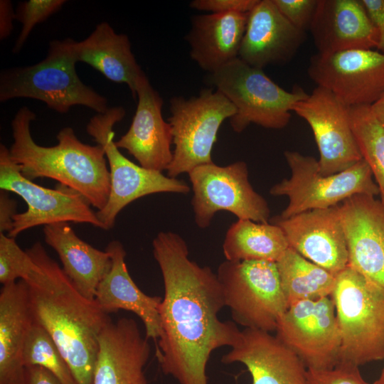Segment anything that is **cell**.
Listing matches in <instances>:
<instances>
[{
    "instance_id": "1f68e13d",
    "label": "cell",
    "mask_w": 384,
    "mask_h": 384,
    "mask_svg": "<svg viewBox=\"0 0 384 384\" xmlns=\"http://www.w3.org/2000/svg\"><path fill=\"white\" fill-rule=\"evenodd\" d=\"M65 2V0H28L20 2L15 11L14 19L22 24V28L13 47V53H19L36 25L58 11Z\"/></svg>"
},
{
    "instance_id": "9a60e30c",
    "label": "cell",
    "mask_w": 384,
    "mask_h": 384,
    "mask_svg": "<svg viewBox=\"0 0 384 384\" xmlns=\"http://www.w3.org/2000/svg\"><path fill=\"white\" fill-rule=\"evenodd\" d=\"M310 126L319 151L320 172H341L362 159L351 127V107L331 91L316 86L293 108Z\"/></svg>"
},
{
    "instance_id": "4dcf8cb0",
    "label": "cell",
    "mask_w": 384,
    "mask_h": 384,
    "mask_svg": "<svg viewBox=\"0 0 384 384\" xmlns=\"http://www.w3.org/2000/svg\"><path fill=\"white\" fill-rule=\"evenodd\" d=\"M24 366H41L54 375L62 384H78L60 350L38 323L31 321L23 350Z\"/></svg>"
},
{
    "instance_id": "277c9868",
    "label": "cell",
    "mask_w": 384,
    "mask_h": 384,
    "mask_svg": "<svg viewBox=\"0 0 384 384\" xmlns=\"http://www.w3.org/2000/svg\"><path fill=\"white\" fill-rule=\"evenodd\" d=\"M73 42L70 38L52 41L43 60L2 70L0 102L24 97L43 102L59 113L75 105L105 112L109 108L107 98L85 85L77 74Z\"/></svg>"
},
{
    "instance_id": "7c38bea8",
    "label": "cell",
    "mask_w": 384,
    "mask_h": 384,
    "mask_svg": "<svg viewBox=\"0 0 384 384\" xmlns=\"http://www.w3.org/2000/svg\"><path fill=\"white\" fill-rule=\"evenodd\" d=\"M0 188L20 196L27 210L13 218V228L8 236L16 238L29 228L56 223H87L103 229L96 212L78 192L60 184L56 189L43 187L26 178L9 154L0 146Z\"/></svg>"
},
{
    "instance_id": "5bb4252c",
    "label": "cell",
    "mask_w": 384,
    "mask_h": 384,
    "mask_svg": "<svg viewBox=\"0 0 384 384\" xmlns=\"http://www.w3.org/2000/svg\"><path fill=\"white\" fill-rule=\"evenodd\" d=\"M307 73L349 107L371 106L384 94V53L375 49L317 53Z\"/></svg>"
},
{
    "instance_id": "5b68a950",
    "label": "cell",
    "mask_w": 384,
    "mask_h": 384,
    "mask_svg": "<svg viewBox=\"0 0 384 384\" xmlns=\"http://www.w3.org/2000/svg\"><path fill=\"white\" fill-rule=\"evenodd\" d=\"M341 335L338 364L384 359V293L348 265L331 295Z\"/></svg>"
},
{
    "instance_id": "b9f144b4",
    "label": "cell",
    "mask_w": 384,
    "mask_h": 384,
    "mask_svg": "<svg viewBox=\"0 0 384 384\" xmlns=\"http://www.w3.org/2000/svg\"><path fill=\"white\" fill-rule=\"evenodd\" d=\"M373 384H384V368L380 377Z\"/></svg>"
},
{
    "instance_id": "74e56055",
    "label": "cell",
    "mask_w": 384,
    "mask_h": 384,
    "mask_svg": "<svg viewBox=\"0 0 384 384\" xmlns=\"http://www.w3.org/2000/svg\"><path fill=\"white\" fill-rule=\"evenodd\" d=\"M8 191L0 193V233H8L13 228V218L16 214V203L9 198Z\"/></svg>"
},
{
    "instance_id": "603a6c76",
    "label": "cell",
    "mask_w": 384,
    "mask_h": 384,
    "mask_svg": "<svg viewBox=\"0 0 384 384\" xmlns=\"http://www.w3.org/2000/svg\"><path fill=\"white\" fill-rule=\"evenodd\" d=\"M105 250L111 266L96 289L95 301L107 314L121 309L135 314L144 324L146 338L156 345L161 334L159 308L162 298L147 295L137 286L127 270L126 251L119 241H111Z\"/></svg>"
},
{
    "instance_id": "83f0119b",
    "label": "cell",
    "mask_w": 384,
    "mask_h": 384,
    "mask_svg": "<svg viewBox=\"0 0 384 384\" xmlns=\"http://www.w3.org/2000/svg\"><path fill=\"white\" fill-rule=\"evenodd\" d=\"M289 247L281 228L274 223L238 220L227 230L223 244L226 260L276 262Z\"/></svg>"
},
{
    "instance_id": "836d02e7",
    "label": "cell",
    "mask_w": 384,
    "mask_h": 384,
    "mask_svg": "<svg viewBox=\"0 0 384 384\" xmlns=\"http://www.w3.org/2000/svg\"><path fill=\"white\" fill-rule=\"evenodd\" d=\"M309 384H369L362 378L358 367L338 364L331 369L307 368Z\"/></svg>"
},
{
    "instance_id": "484cf974",
    "label": "cell",
    "mask_w": 384,
    "mask_h": 384,
    "mask_svg": "<svg viewBox=\"0 0 384 384\" xmlns=\"http://www.w3.org/2000/svg\"><path fill=\"white\" fill-rule=\"evenodd\" d=\"M45 242L58 254L63 270L75 289L94 300L96 289L109 271V253L93 247L80 239L68 223L43 226Z\"/></svg>"
},
{
    "instance_id": "e0dca14e",
    "label": "cell",
    "mask_w": 384,
    "mask_h": 384,
    "mask_svg": "<svg viewBox=\"0 0 384 384\" xmlns=\"http://www.w3.org/2000/svg\"><path fill=\"white\" fill-rule=\"evenodd\" d=\"M339 210L348 266L384 293V206L373 196L359 194L339 204Z\"/></svg>"
},
{
    "instance_id": "6da1fadb",
    "label": "cell",
    "mask_w": 384,
    "mask_h": 384,
    "mask_svg": "<svg viewBox=\"0 0 384 384\" xmlns=\"http://www.w3.org/2000/svg\"><path fill=\"white\" fill-rule=\"evenodd\" d=\"M152 247L164 285L156 351L161 370L179 384H208L206 370L210 354L233 347L241 331L235 322L218 319L225 306L217 274L188 258L181 236L160 232Z\"/></svg>"
},
{
    "instance_id": "7a4b0ae2",
    "label": "cell",
    "mask_w": 384,
    "mask_h": 384,
    "mask_svg": "<svg viewBox=\"0 0 384 384\" xmlns=\"http://www.w3.org/2000/svg\"><path fill=\"white\" fill-rule=\"evenodd\" d=\"M33 261L28 277L32 320L51 337L78 384H93L99 338L111 320L94 300L82 295L40 242L26 250Z\"/></svg>"
},
{
    "instance_id": "d6986e66",
    "label": "cell",
    "mask_w": 384,
    "mask_h": 384,
    "mask_svg": "<svg viewBox=\"0 0 384 384\" xmlns=\"http://www.w3.org/2000/svg\"><path fill=\"white\" fill-rule=\"evenodd\" d=\"M221 361L245 365L252 384H309L307 368L302 360L267 331L245 328Z\"/></svg>"
},
{
    "instance_id": "8fae6325",
    "label": "cell",
    "mask_w": 384,
    "mask_h": 384,
    "mask_svg": "<svg viewBox=\"0 0 384 384\" xmlns=\"http://www.w3.org/2000/svg\"><path fill=\"white\" fill-rule=\"evenodd\" d=\"M193 192L191 205L198 227H208L215 213L228 211L239 220L268 223L267 201L257 193L248 178L245 162L227 166L213 162L198 166L188 174Z\"/></svg>"
},
{
    "instance_id": "ba28073f",
    "label": "cell",
    "mask_w": 384,
    "mask_h": 384,
    "mask_svg": "<svg viewBox=\"0 0 384 384\" xmlns=\"http://www.w3.org/2000/svg\"><path fill=\"white\" fill-rule=\"evenodd\" d=\"M125 115L122 106L97 113L86 126V131L101 145L109 164L111 189L103 209L96 211L104 230L112 228L119 213L132 201L157 193H189L190 186L183 180L165 176L161 171L145 169L124 156L114 141L113 127Z\"/></svg>"
},
{
    "instance_id": "4fadbf2b",
    "label": "cell",
    "mask_w": 384,
    "mask_h": 384,
    "mask_svg": "<svg viewBox=\"0 0 384 384\" xmlns=\"http://www.w3.org/2000/svg\"><path fill=\"white\" fill-rule=\"evenodd\" d=\"M275 331L307 368L331 369L338 365L341 335L331 297L290 305Z\"/></svg>"
},
{
    "instance_id": "9c48e42d",
    "label": "cell",
    "mask_w": 384,
    "mask_h": 384,
    "mask_svg": "<svg viewBox=\"0 0 384 384\" xmlns=\"http://www.w3.org/2000/svg\"><path fill=\"white\" fill-rule=\"evenodd\" d=\"M216 274L225 306L235 324L270 333L276 331L288 309L276 262L225 260Z\"/></svg>"
},
{
    "instance_id": "f35d334b",
    "label": "cell",
    "mask_w": 384,
    "mask_h": 384,
    "mask_svg": "<svg viewBox=\"0 0 384 384\" xmlns=\"http://www.w3.org/2000/svg\"><path fill=\"white\" fill-rule=\"evenodd\" d=\"M24 384H62L50 372L38 366L25 367Z\"/></svg>"
},
{
    "instance_id": "52a82bcc",
    "label": "cell",
    "mask_w": 384,
    "mask_h": 384,
    "mask_svg": "<svg viewBox=\"0 0 384 384\" xmlns=\"http://www.w3.org/2000/svg\"><path fill=\"white\" fill-rule=\"evenodd\" d=\"M284 156L291 177L274 185L270 191L273 196H284L289 199L287 206L279 215L281 218L333 207L355 195L375 197L379 194L371 171L363 159L341 172L324 175L313 156L294 151H286Z\"/></svg>"
},
{
    "instance_id": "f1b7e54d",
    "label": "cell",
    "mask_w": 384,
    "mask_h": 384,
    "mask_svg": "<svg viewBox=\"0 0 384 384\" xmlns=\"http://www.w3.org/2000/svg\"><path fill=\"white\" fill-rule=\"evenodd\" d=\"M288 307L298 302L331 297L336 275L289 247L276 262Z\"/></svg>"
},
{
    "instance_id": "f546056e",
    "label": "cell",
    "mask_w": 384,
    "mask_h": 384,
    "mask_svg": "<svg viewBox=\"0 0 384 384\" xmlns=\"http://www.w3.org/2000/svg\"><path fill=\"white\" fill-rule=\"evenodd\" d=\"M351 121L362 159L371 171L384 206V126L370 106L351 107Z\"/></svg>"
},
{
    "instance_id": "44dd1931",
    "label": "cell",
    "mask_w": 384,
    "mask_h": 384,
    "mask_svg": "<svg viewBox=\"0 0 384 384\" xmlns=\"http://www.w3.org/2000/svg\"><path fill=\"white\" fill-rule=\"evenodd\" d=\"M305 32L294 27L273 0H259L248 14L239 58L255 68L283 64L297 53Z\"/></svg>"
},
{
    "instance_id": "cb8c5ba5",
    "label": "cell",
    "mask_w": 384,
    "mask_h": 384,
    "mask_svg": "<svg viewBox=\"0 0 384 384\" xmlns=\"http://www.w3.org/2000/svg\"><path fill=\"white\" fill-rule=\"evenodd\" d=\"M248 14L211 13L193 16L186 36L191 59L201 69L213 73L239 58Z\"/></svg>"
},
{
    "instance_id": "d590c367",
    "label": "cell",
    "mask_w": 384,
    "mask_h": 384,
    "mask_svg": "<svg viewBox=\"0 0 384 384\" xmlns=\"http://www.w3.org/2000/svg\"><path fill=\"white\" fill-rule=\"evenodd\" d=\"M259 0H193L189 4L191 9L210 11L212 14H248Z\"/></svg>"
},
{
    "instance_id": "60d3db41",
    "label": "cell",
    "mask_w": 384,
    "mask_h": 384,
    "mask_svg": "<svg viewBox=\"0 0 384 384\" xmlns=\"http://www.w3.org/2000/svg\"><path fill=\"white\" fill-rule=\"evenodd\" d=\"M370 108L378 121L384 126V94Z\"/></svg>"
},
{
    "instance_id": "3957f363",
    "label": "cell",
    "mask_w": 384,
    "mask_h": 384,
    "mask_svg": "<svg viewBox=\"0 0 384 384\" xmlns=\"http://www.w3.org/2000/svg\"><path fill=\"white\" fill-rule=\"evenodd\" d=\"M36 114L21 107L11 121V160L29 180L49 178L80 193L97 210L106 206L111 189L110 176L103 147L85 144L73 128L66 127L57 134L58 144L43 146L36 143L31 124Z\"/></svg>"
},
{
    "instance_id": "8d00e7d4",
    "label": "cell",
    "mask_w": 384,
    "mask_h": 384,
    "mask_svg": "<svg viewBox=\"0 0 384 384\" xmlns=\"http://www.w3.org/2000/svg\"><path fill=\"white\" fill-rule=\"evenodd\" d=\"M378 32L377 50L384 53V0H361Z\"/></svg>"
},
{
    "instance_id": "ab89813d",
    "label": "cell",
    "mask_w": 384,
    "mask_h": 384,
    "mask_svg": "<svg viewBox=\"0 0 384 384\" xmlns=\"http://www.w3.org/2000/svg\"><path fill=\"white\" fill-rule=\"evenodd\" d=\"M15 11L11 1L9 0L0 1V39L5 40L9 37L13 29V21Z\"/></svg>"
},
{
    "instance_id": "ac0fdd59",
    "label": "cell",
    "mask_w": 384,
    "mask_h": 384,
    "mask_svg": "<svg viewBox=\"0 0 384 384\" xmlns=\"http://www.w3.org/2000/svg\"><path fill=\"white\" fill-rule=\"evenodd\" d=\"M137 106L128 131L115 142L145 169L166 170L173 159V134L162 116L164 100L144 72L137 84Z\"/></svg>"
},
{
    "instance_id": "2e32d148",
    "label": "cell",
    "mask_w": 384,
    "mask_h": 384,
    "mask_svg": "<svg viewBox=\"0 0 384 384\" xmlns=\"http://www.w3.org/2000/svg\"><path fill=\"white\" fill-rule=\"evenodd\" d=\"M289 247L336 275L348 265L346 238L339 205L307 210L287 218L275 217Z\"/></svg>"
},
{
    "instance_id": "e575fe53",
    "label": "cell",
    "mask_w": 384,
    "mask_h": 384,
    "mask_svg": "<svg viewBox=\"0 0 384 384\" xmlns=\"http://www.w3.org/2000/svg\"><path fill=\"white\" fill-rule=\"evenodd\" d=\"M283 16L297 28L306 31L311 25L319 0H273Z\"/></svg>"
},
{
    "instance_id": "4316f807",
    "label": "cell",
    "mask_w": 384,
    "mask_h": 384,
    "mask_svg": "<svg viewBox=\"0 0 384 384\" xmlns=\"http://www.w3.org/2000/svg\"><path fill=\"white\" fill-rule=\"evenodd\" d=\"M23 279L3 285L0 293V384H24L23 350L31 323Z\"/></svg>"
},
{
    "instance_id": "7402d4cb",
    "label": "cell",
    "mask_w": 384,
    "mask_h": 384,
    "mask_svg": "<svg viewBox=\"0 0 384 384\" xmlns=\"http://www.w3.org/2000/svg\"><path fill=\"white\" fill-rule=\"evenodd\" d=\"M309 31L319 53L378 45V32L361 0H319Z\"/></svg>"
},
{
    "instance_id": "8992f818",
    "label": "cell",
    "mask_w": 384,
    "mask_h": 384,
    "mask_svg": "<svg viewBox=\"0 0 384 384\" xmlns=\"http://www.w3.org/2000/svg\"><path fill=\"white\" fill-rule=\"evenodd\" d=\"M208 85L221 92L235 107L230 119L233 131L240 133L250 124L267 129L284 128L294 105L309 94L300 87L288 92L263 71L239 58L207 76Z\"/></svg>"
},
{
    "instance_id": "d6a6232c",
    "label": "cell",
    "mask_w": 384,
    "mask_h": 384,
    "mask_svg": "<svg viewBox=\"0 0 384 384\" xmlns=\"http://www.w3.org/2000/svg\"><path fill=\"white\" fill-rule=\"evenodd\" d=\"M33 266L27 251L23 250L14 238L0 233V282L7 284L25 279Z\"/></svg>"
},
{
    "instance_id": "ffe728a7",
    "label": "cell",
    "mask_w": 384,
    "mask_h": 384,
    "mask_svg": "<svg viewBox=\"0 0 384 384\" xmlns=\"http://www.w3.org/2000/svg\"><path fill=\"white\" fill-rule=\"evenodd\" d=\"M148 340L133 319H111L99 338L93 384H147L144 367L150 355Z\"/></svg>"
},
{
    "instance_id": "30bf717a",
    "label": "cell",
    "mask_w": 384,
    "mask_h": 384,
    "mask_svg": "<svg viewBox=\"0 0 384 384\" xmlns=\"http://www.w3.org/2000/svg\"><path fill=\"white\" fill-rule=\"evenodd\" d=\"M168 119L173 134V159L167 176L176 178L194 168L213 163L211 152L223 122L235 114V106L213 87L202 89L197 96L170 100Z\"/></svg>"
},
{
    "instance_id": "d4e9b609",
    "label": "cell",
    "mask_w": 384,
    "mask_h": 384,
    "mask_svg": "<svg viewBox=\"0 0 384 384\" xmlns=\"http://www.w3.org/2000/svg\"><path fill=\"white\" fill-rule=\"evenodd\" d=\"M78 62H83L116 83H124L137 99V84L144 73L131 49L129 37L117 33L106 21L97 24L84 40H73Z\"/></svg>"
}]
</instances>
